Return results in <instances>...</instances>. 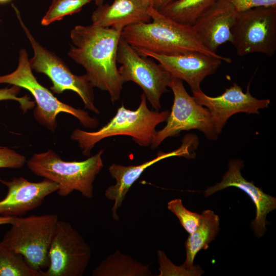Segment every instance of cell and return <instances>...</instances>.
<instances>
[{"instance_id": "d6986e66", "label": "cell", "mask_w": 276, "mask_h": 276, "mask_svg": "<svg viewBox=\"0 0 276 276\" xmlns=\"http://www.w3.org/2000/svg\"><path fill=\"white\" fill-rule=\"evenodd\" d=\"M201 220L196 229L185 242L186 258L182 266L188 270L195 268L194 258L201 249L209 248V244L213 240L219 229V218L213 211L206 210L201 214Z\"/></svg>"}, {"instance_id": "7a4b0ae2", "label": "cell", "mask_w": 276, "mask_h": 276, "mask_svg": "<svg viewBox=\"0 0 276 276\" xmlns=\"http://www.w3.org/2000/svg\"><path fill=\"white\" fill-rule=\"evenodd\" d=\"M151 21L125 27L121 37L134 49L156 54L177 56L200 52L226 58L209 50L202 43L193 25L178 23L152 7L148 9Z\"/></svg>"}, {"instance_id": "603a6c76", "label": "cell", "mask_w": 276, "mask_h": 276, "mask_svg": "<svg viewBox=\"0 0 276 276\" xmlns=\"http://www.w3.org/2000/svg\"><path fill=\"white\" fill-rule=\"evenodd\" d=\"M94 0H53L45 15L41 19L43 26H48L60 20L64 17L77 13L82 7Z\"/></svg>"}, {"instance_id": "f546056e", "label": "cell", "mask_w": 276, "mask_h": 276, "mask_svg": "<svg viewBox=\"0 0 276 276\" xmlns=\"http://www.w3.org/2000/svg\"><path fill=\"white\" fill-rule=\"evenodd\" d=\"M143 3L146 5L148 7H152V1L153 0H142Z\"/></svg>"}, {"instance_id": "7c38bea8", "label": "cell", "mask_w": 276, "mask_h": 276, "mask_svg": "<svg viewBox=\"0 0 276 276\" xmlns=\"http://www.w3.org/2000/svg\"><path fill=\"white\" fill-rule=\"evenodd\" d=\"M135 50L141 56L157 60L172 78L187 82L192 91L201 90V83L206 77L214 74L222 62L227 63L232 62L228 57L221 58L200 52L166 56L141 49Z\"/></svg>"}, {"instance_id": "83f0119b", "label": "cell", "mask_w": 276, "mask_h": 276, "mask_svg": "<svg viewBox=\"0 0 276 276\" xmlns=\"http://www.w3.org/2000/svg\"><path fill=\"white\" fill-rule=\"evenodd\" d=\"M174 1L175 0H153L152 7L159 11Z\"/></svg>"}, {"instance_id": "52a82bcc", "label": "cell", "mask_w": 276, "mask_h": 276, "mask_svg": "<svg viewBox=\"0 0 276 276\" xmlns=\"http://www.w3.org/2000/svg\"><path fill=\"white\" fill-rule=\"evenodd\" d=\"M13 7L33 50V56L29 59L32 70L44 74L50 79L53 84L51 89L53 93L60 94L66 90H72L81 98L85 108L99 114V110L94 104L93 87L86 75L78 76L73 74L59 57L37 42L23 22L19 11L14 6Z\"/></svg>"}, {"instance_id": "4fadbf2b", "label": "cell", "mask_w": 276, "mask_h": 276, "mask_svg": "<svg viewBox=\"0 0 276 276\" xmlns=\"http://www.w3.org/2000/svg\"><path fill=\"white\" fill-rule=\"evenodd\" d=\"M192 93L195 101L209 110L217 134L221 133L227 120L233 114L239 112L259 114V109L268 107L270 103L269 99L259 100L252 96L249 85L244 93L236 83L215 97L206 95L201 90Z\"/></svg>"}, {"instance_id": "277c9868", "label": "cell", "mask_w": 276, "mask_h": 276, "mask_svg": "<svg viewBox=\"0 0 276 276\" xmlns=\"http://www.w3.org/2000/svg\"><path fill=\"white\" fill-rule=\"evenodd\" d=\"M103 150L82 161H65L52 150L35 153L27 162L34 174L57 184L58 194L65 197L77 191L86 198L94 195L93 182L103 168Z\"/></svg>"}, {"instance_id": "8992f818", "label": "cell", "mask_w": 276, "mask_h": 276, "mask_svg": "<svg viewBox=\"0 0 276 276\" xmlns=\"http://www.w3.org/2000/svg\"><path fill=\"white\" fill-rule=\"evenodd\" d=\"M58 220L54 214L14 217L1 242L41 272L49 264V248Z\"/></svg>"}, {"instance_id": "8fae6325", "label": "cell", "mask_w": 276, "mask_h": 276, "mask_svg": "<svg viewBox=\"0 0 276 276\" xmlns=\"http://www.w3.org/2000/svg\"><path fill=\"white\" fill-rule=\"evenodd\" d=\"M91 254L89 245L78 231L59 220L49 248V264L41 276H81Z\"/></svg>"}, {"instance_id": "ffe728a7", "label": "cell", "mask_w": 276, "mask_h": 276, "mask_svg": "<svg viewBox=\"0 0 276 276\" xmlns=\"http://www.w3.org/2000/svg\"><path fill=\"white\" fill-rule=\"evenodd\" d=\"M94 276L151 275L148 266L142 265L117 250L107 257L93 271Z\"/></svg>"}, {"instance_id": "ac0fdd59", "label": "cell", "mask_w": 276, "mask_h": 276, "mask_svg": "<svg viewBox=\"0 0 276 276\" xmlns=\"http://www.w3.org/2000/svg\"><path fill=\"white\" fill-rule=\"evenodd\" d=\"M142 0H113L111 4L98 6L91 16L92 24L123 30L126 26L148 22V9Z\"/></svg>"}, {"instance_id": "5bb4252c", "label": "cell", "mask_w": 276, "mask_h": 276, "mask_svg": "<svg viewBox=\"0 0 276 276\" xmlns=\"http://www.w3.org/2000/svg\"><path fill=\"white\" fill-rule=\"evenodd\" d=\"M196 139L193 135H186L182 140L181 146L167 153L158 152L152 159L136 166H124L112 164L108 168L111 177L116 179L115 185L109 187L105 191L108 199L114 202L112 208V215L116 221H119L117 210L122 204L125 196L132 185L140 178L143 172L157 162L172 156L193 157L192 152L196 146Z\"/></svg>"}, {"instance_id": "f1b7e54d", "label": "cell", "mask_w": 276, "mask_h": 276, "mask_svg": "<svg viewBox=\"0 0 276 276\" xmlns=\"http://www.w3.org/2000/svg\"><path fill=\"white\" fill-rule=\"evenodd\" d=\"M14 217L4 216L0 215V225L10 224Z\"/></svg>"}, {"instance_id": "e0dca14e", "label": "cell", "mask_w": 276, "mask_h": 276, "mask_svg": "<svg viewBox=\"0 0 276 276\" xmlns=\"http://www.w3.org/2000/svg\"><path fill=\"white\" fill-rule=\"evenodd\" d=\"M237 12L228 0H217L192 25L203 44L217 53L219 46L232 40V28Z\"/></svg>"}, {"instance_id": "9a60e30c", "label": "cell", "mask_w": 276, "mask_h": 276, "mask_svg": "<svg viewBox=\"0 0 276 276\" xmlns=\"http://www.w3.org/2000/svg\"><path fill=\"white\" fill-rule=\"evenodd\" d=\"M0 182L8 188L6 196L0 200V215L9 217L21 216L36 209L58 189L57 183L47 178L34 182L22 177L10 180L0 178Z\"/></svg>"}, {"instance_id": "4dcf8cb0", "label": "cell", "mask_w": 276, "mask_h": 276, "mask_svg": "<svg viewBox=\"0 0 276 276\" xmlns=\"http://www.w3.org/2000/svg\"><path fill=\"white\" fill-rule=\"evenodd\" d=\"M105 0H94L95 1L96 4L98 6L101 5H102L103 4V2Z\"/></svg>"}, {"instance_id": "6da1fadb", "label": "cell", "mask_w": 276, "mask_h": 276, "mask_svg": "<svg viewBox=\"0 0 276 276\" xmlns=\"http://www.w3.org/2000/svg\"><path fill=\"white\" fill-rule=\"evenodd\" d=\"M122 31L91 24L76 26L70 33L68 55L85 68L93 87L108 92L113 104L120 99L124 84L117 65Z\"/></svg>"}, {"instance_id": "ba28073f", "label": "cell", "mask_w": 276, "mask_h": 276, "mask_svg": "<svg viewBox=\"0 0 276 276\" xmlns=\"http://www.w3.org/2000/svg\"><path fill=\"white\" fill-rule=\"evenodd\" d=\"M231 43L238 56L253 53L273 56L276 51V7L237 12Z\"/></svg>"}, {"instance_id": "7402d4cb", "label": "cell", "mask_w": 276, "mask_h": 276, "mask_svg": "<svg viewBox=\"0 0 276 276\" xmlns=\"http://www.w3.org/2000/svg\"><path fill=\"white\" fill-rule=\"evenodd\" d=\"M0 276H41V272L31 267L22 256L0 241Z\"/></svg>"}, {"instance_id": "4316f807", "label": "cell", "mask_w": 276, "mask_h": 276, "mask_svg": "<svg viewBox=\"0 0 276 276\" xmlns=\"http://www.w3.org/2000/svg\"><path fill=\"white\" fill-rule=\"evenodd\" d=\"M237 12L259 7H276V0H228Z\"/></svg>"}, {"instance_id": "cb8c5ba5", "label": "cell", "mask_w": 276, "mask_h": 276, "mask_svg": "<svg viewBox=\"0 0 276 276\" xmlns=\"http://www.w3.org/2000/svg\"><path fill=\"white\" fill-rule=\"evenodd\" d=\"M167 208L177 216L183 228L189 234L193 233L200 223L201 214L187 210L183 205L181 199L170 201Z\"/></svg>"}, {"instance_id": "d4e9b609", "label": "cell", "mask_w": 276, "mask_h": 276, "mask_svg": "<svg viewBox=\"0 0 276 276\" xmlns=\"http://www.w3.org/2000/svg\"><path fill=\"white\" fill-rule=\"evenodd\" d=\"M21 90V87L13 85L10 87L0 89V101L4 100H14L20 105V107L25 113L35 106V102L30 100V98L26 95L22 97H18L17 95Z\"/></svg>"}, {"instance_id": "5b68a950", "label": "cell", "mask_w": 276, "mask_h": 276, "mask_svg": "<svg viewBox=\"0 0 276 276\" xmlns=\"http://www.w3.org/2000/svg\"><path fill=\"white\" fill-rule=\"evenodd\" d=\"M15 85L28 90L35 99L36 106L33 111L35 119L42 126L54 132L57 126V116L65 112L77 118L87 128H95L99 121L84 110L77 109L62 102L47 88L40 84L30 67L26 50L19 51L18 65L12 73L0 76V84Z\"/></svg>"}, {"instance_id": "44dd1931", "label": "cell", "mask_w": 276, "mask_h": 276, "mask_svg": "<svg viewBox=\"0 0 276 276\" xmlns=\"http://www.w3.org/2000/svg\"><path fill=\"white\" fill-rule=\"evenodd\" d=\"M217 0H175L159 12L181 24L192 25Z\"/></svg>"}, {"instance_id": "9c48e42d", "label": "cell", "mask_w": 276, "mask_h": 276, "mask_svg": "<svg viewBox=\"0 0 276 276\" xmlns=\"http://www.w3.org/2000/svg\"><path fill=\"white\" fill-rule=\"evenodd\" d=\"M174 95L171 112L166 126L156 131L151 147H157L166 138L176 136L182 131L197 129L209 139L216 140V133L209 110L198 104L186 90L181 80L172 78L169 85Z\"/></svg>"}, {"instance_id": "3957f363", "label": "cell", "mask_w": 276, "mask_h": 276, "mask_svg": "<svg viewBox=\"0 0 276 276\" xmlns=\"http://www.w3.org/2000/svg\"><path fill=\"white\" fill-rule=\"evenodd\" d=\"M169 113V110H150L147 105L146 97L143 93L136 110H130L122 105L114 116L100 129L87 131L76 128L72 133L71 138L78 143L85 156H89L91 149L100 141L116 135L131 136L140 146L148 147L151 144L157 125L166 121Z\"/></svg>"}, {"instance_id": "1f68e13d", "label": "cell", "mask_w": 276, "mask_h": 276, "mask_svg": "<svg viewBox=\"0 0 276 276\" xmlns=\"http://www.w3.org/2000/svg\"><path fill=\"white\" fill-rule=\"evenodd\" d=\"M11 0H0V4H5L9 2H10Z\"/></svg>"}, {"instance_id": "30bf717a", "label": "cell", "mask_w": 276, "mask_h": 276, "mask_svg": "<svg viewBox=\"0 0 276 276\" xmlns=\"http://www.w3.org/2000/svg\"><path fill=\"white\" fill-rule=\"evenodd\" d=\"M118 68L124 83L132 81L143 90L146 99L156 110L161 108L160 99L168 91L172 77L158 64L140 55L121 37L117 56Z\"/></svg>"}, {"instance_id": "484cf974", "label": "cell", "mask_w": 276, "mask_h": 276, "mask_svg": "<svg viewBox=\"0 0 276 276\" xmlns=\"http://www.w3.org/2000/svg\"><path fill=\"white\" fill-rule=\"evenodd\" d=\"M26 163L24 155L13 149L0 147V168H21Z\"/></svg>"}, {"instance_id": "2e32d148", "label": "cell", "mask_w": 276, "mask_h": 276, "mask_svg": "<svg viewBox=\"0 0 276 276\" xmlns=\"http://www.w3.org/2000/svg\"><path fill=\"white\" fill-rule=\"evenodd\" d=\"M243 167L242 161L232 159L228 164V169L222 177L221 182L213 187H208L204 192L205 197L218 191L230 187H236L247 194L251 198L256 208V216L251 225L258 237L263 235L266 230V217L268 213L276 208V198L263 192L252 182L245 179L241 173Z\"/></svg>"}]
</instances>
